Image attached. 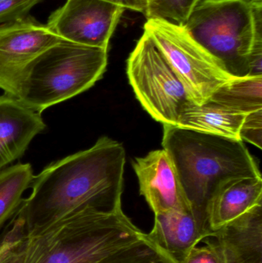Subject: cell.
I'll list each match as a JSON object with an SVG mask.
<instances>
[{"label": "cell", "mask_w": 262, "mask_h": 263, "mask_svg": "<svg viewBox=\"0 0 262 263\" xmlns=\"http://www.w3.org/2000/svg\"><path fill=\"white\" fill-rule=\"evenodd\" d=\"M126 153L123 144L99 138L91 148L60 159L34 176L32 193L13 217L26 236L86 209H122Z\"/></svg>", "instance_id": "obj_1"}, {"label": "cell", "mask_w": 262, "mask_h": 263, "mask_svg": "<svg viewBox=\"0 0 262 263\" xmlns=\"http://www.w3.org/2000/svg\"><path fill=\"white\" fill-rule=\"evenodd\" d=\"M163 147L173 160L192 210L206 221L208 205L218 187L237 178L261 177L241 140L163 125Z\"/></svg>", "instance_id": "obj_2"}, {"label": "cell", "mask_w": 262, "mask_h": 263, "mask_svg": "<svg viewBox=\"0 0 262 263\" xmlns=\"http://www.w3.org/2000/svg\"><path fill=\"white\" fill-rule=\"evenodd\" d=\"M144 234L123 209H86L27 236L25 263H97Z\"/></svg>", "instance_id": "obj_3"}, {"label": "cell", "mask_w": 262, "mask_h": 263, "mask_svg": "<svg viewBox=\"0 0 262 263\" xmlns=\"http://www.w3.org/2000/svg\"><path fill=\"white\" fill-rule=\"evenodd\" d=\"M107 64L106 49L63 40L28 68L17 99L42 114L90 89L101 80Z\"/></svg>", "instance_id": "obj_4"}, {"label": "cell", "mask_w": 262, "mask_h": 263, "mask_svg": "<svg viewBox=\"0 0 262 263\" xmlns=\"http://www.w3.org/2000/svg\"><path fill=\"white\" fill-rule=\"evenodd\" d=\"M183 26L231 77L249 76L255 32L253 4L243 0H198Z\"/></svg>", "instance_id": "obj_5"}, {"label": "cell", "mask_w": 262, "mask_h": 263, "mask_svg": "<svg viewBox=\"0 0 262 263\" xmlns=\"http://www.w3.org/2000/svg\"><path fill=\"white\" fill-rule=\"evenodd\" d=\"M127 75L137 100L163 125L176 126L182 110L193 102L176 72L146 32L128 59Z\"/></svg>", "instance_id": "obj_6"}, {"label": "cell", "mask_w": 262, "mask_h": 263, "mask_svg": "<svg viewBox=\"0 0 262 263\" xmlns=\"http://www.w3.org/2000/svg\"><path fill=\"white\" fill-rule=\"evenodd\" d=\"M152 39L187 90L191 100L201 104L219 86L234 77L188 33L183 26L161 20H148L144 32Z\"/></svg>", "instance_id": "obj_7"}, {"label": "cell", "mask_w": 262, "mask_h": 263, "mask_svg": "<svg viewBox=\"0 0 262 263\" xmlns=\"http://www.w3.org/2000/svg\"><path fill=\"white\" fill-rule=\"evenodd\" d=\"M63 40L30 16L0 25V89L17 99L28 68Z\"/></svg>", "instance_id": "obj_8"}, {"label": "cell", "mask_w": 262, "mask_h": 263, "mask_svg": "<svg viewBox=\"0 0 262 263\" xmlns=\"http://www.w3.org/2000/svg\"><path fill=\"white\" fill-rule=\"evenodd\" d=\"M125 9L102 0H66L46 26L62 40L109 50Z\"/></svg>", "instance_id": "obj_9"}, {"label": "cell", "mask_w": 262, "mask_h": 263, "mask_svg": "<svg viewBox=\"0 0 262 263\" xmlns=\"http://www.w3.org/2000/svg\"><path fill=\"white\" fill-rule=\"evenodd\" d=\"M140 194L144 196L154 214L173 210H191L182 187L176 168L164 148L154 150L134 160Z\"/></svg>", "instance_id": "obj_10"}, {"label": "cell", "mask_w": 262, "mask_h": 263, "mask_svg": "<svg viewBox=\"0 0 262 263\" xmlns=\"http://www.w3.org/2000/svg\"><path fill=\"white\" fill-rule=\"evenodd\" d=\"M41 114L11 96H0V171L21 158L46 129Z\"/></svg>", "instance_id": "obj_11"}, {"label": "cell", "mask_w": 262, "mask_h": 263, "mask_svg": "<svg viewBox=\"0 0 262 263\" xmlns=\"http://www.w3.org/2000/svg\"><path fill=\"white\" fill-rule=\"evenodd\" d=\"M207 221L191 210H173L155 215L148 236L178 263L200 242L212 236Z\"/></svg>", "instance_id": "obj_12"}, {"label": "cell", "mask_w": 262, "mask_h": 263, "mask_svg": "<svg viewBox=\"0 0 262 263\" xmlns=\"http://www.w3.org/2000/svg\"><path fill=\"white\" fill-rule=\"evenodd\" d=\"M225 263H262V205L212 233Z\"/></svg>", "instance_id": "obj_13"}, {"label": "cell", "mask_w": 262, "mask_h": 263, "mask_svg": "<svg viewBox=\"0 0 262 263\" xmlns=\"http://www.w3.org/2000/svg\"><path fill=\"white\" fill-rule=\"evenodd\" d=\"M262 205V177L230 179L218 187L207 208L209 230L213 233Z\"/></svg>", "instance_id": "obj_14"}, {"label": "cell", "mask_w": 262, "mask_h": 263, "mask_svg": "<svg viewBox=\"0 0 262 263\" xmlns=\"http://www.w3.org/2000/svg\"><path fill=\"white\" fill-rule=\"evenodd\" d=\"M245 117V114L211 100L200 105L190 102L182 110L176 126L205 134L241 140L240 129Z\"/></svg>", "instance_id": "obj_15"}, {"label": "cell", "mask_w": 262, "mask_h": 263, "mask_svg": "<svg viewBox=\"0 0 262 263\" xmlns=\"http://www.w3.org/2000/svg\"><path fill=\"white\" fill-rule=\"evenodd\" d=\"M209 100L241 114L262 109V77L234 78L218 88Z\"/></svg>", "instance_id": "obj_16"}, {"label": "cell", "mask_w": 262, "mask_h": 263, "mask_svg": "<svg viewBox=\"0 0 262 263\" xmlns=\"http://www.w3.org/2000/svg\"><path fill=\"white\" fill-rule=\"evenodd\" d=\"M33 178L29 163H17L0 171V228L19 208Z\"/></svg>", "instance_id": "obj_17"}, {"label": "cell", "mask_w": 262, "mask_h": 263, "mask_svg": "<svg viewBox=\"0 0 262 263\" xmlns=\"http://www.w3.org/2000/svg\"><path fill=\"white\" fill-rule=\"evenodd\" d=\"M97 263H178L148 234Z\"/></svg>", "instance_id": "obj_18"}, {"label": "cell", "mask_w": 262, "mask_h": 263, "mask_svg": "<svg viewBox=\"0 0 262 263\" xmlns=\"http://www.w3.org/2000/svg\"><path fill=\"white\" fill-rule=\"evenodd\" d=\"M198 0H148L144 15L148 20H161L183 26Z\"/></svg>", "instance_id": "obj_19"}, {"label": "cell", "mask_w": 262, "mask_h": 263, "mask_svg": "<svg viewBox=\"0 0 262 263\" xmlns=\"http://www.w3.org/2000/svg\"><path fill=\"white\" fill-rule=\"evenodd\" d=\"M27 247L23 222L12 217L9 230L0 241V263H25Z\"/></svg>", "instance_id": "obj_20"}, {"label": "cell", "mask_w": 262, "mask_h": 263, "mask_svg": "<svg viewBox=\"0 0 262 263\" xmlns=\"http://www.w3.org/2000/svg\"><path fill=\"white\" fill-rule=\"evenodd\" d=\"M255 32L249 57V76L262 77V2L253 4Z\"/></svg>", "instance_id": "obj_21"}, {"label": "cell", "mask_w": 262, "mask_h": 263, "mask_svg": "<svg viewBox=\"0 0 262 263\" xmlns=\"http://www.w3.org/2000/svg\"><path fill=\"white\" fill-rule=\"evenodd\" d=\"M43 0H0V25L29 16L34 6Z\"/></svg>", "instance_id": "obj_22"}, {"label": "cell", "mask_w": 262, "mask_h": 263, "mask_svg": "<svg viewBox=\"0 0 262 263\" xmlns=\"http://www.w3.org/2000/svg\"><path fill=\"white\" fill-rule=\"evenodd\" d=\"M206 246L194 247L180 263H225L219 246L212 237L205 239Z\"/></svg>", "instance_id": "obj_23"}, {"label": "cell", "mask_w": 262, "mask_h": 263, "mask_svg": "<svg viewBox=\"0 0 262 263\" xmlns=\"http://www.w3.org/2000/svg\"><path fill=\"white\" fill-rule=\"evenodd\" d=\"M241 141L250 142L261 148L262 144V109L246 114L240 129Z\"/></svg>", "instance_id": "obj_24"}, {"label": "cell", "mask_w": 262, "mask_h": 263, "mask_svg": "<svg viewBox=\"0 0 262 263\" xmlns=\"http://www.w3.org/2000/svg\"><path fill=\"white\" fill-rule=\"evenodd\" d=\"M111 4L116 5L125 9H129L131 10L136 11L145 14L147 9V0H102Z\"/></svg>", "instance_id": "obj_25"}, {"label": "cell", "mask_w": 262, "mask_h": 263, "mask_svg": "<svg viewBox=\"0 0 262 263\" xmlns=\"http://www.w3.org/2000/svg\"><path fill=\"white\" fill-rule=\"evenodd\" d=\"M246 3H249V4H255L257 3H261L262 0H243Z\"/></svg>", "instance_id": "obj_26"}, {"label": "cell", "mask_w": 262, "mask_h": 263, "mask_svg": "<svg viewBox=\"0 0 262 263\" xmlns=\"http://www.w3.org/2000/svg\"><path fill=\"white\" fill-rule=\"evenodd\" d=\"M147 2H148V0H147Z\"/></svg>", "instance_id": "obj_27"}]
</instances>
